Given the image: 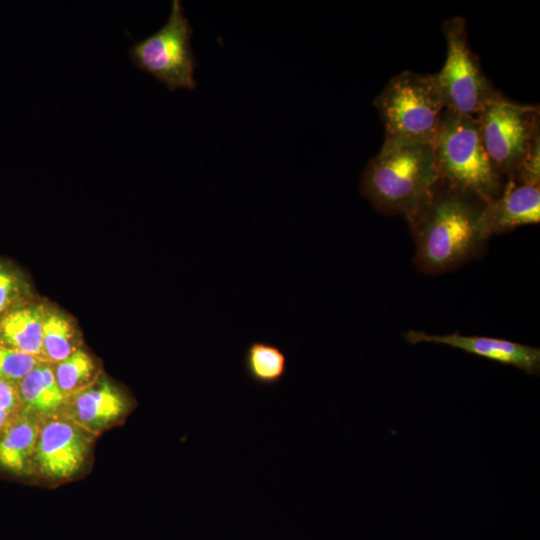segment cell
<instances>
[{
    "label": "cell",
    "instance_id": "obj_1",
    "mask_svg": "<svg viewBox=\"0 0 540 540\" xmlns=\"http://www.w3.org/2000/svg\"><path fill=\"white\" fill-rule=\"evenodd\" d=\"M486 203L438 179L420 207L407 220L415 240L414 263L436 275L470 261L490 237Z\"/></svg>",
    "mask_w": 540,
    "mask_h": 540
},
{
    "label": "cell",
    "instance_id": "obj_2",
    "mask_svg": "<svg viewBox=\"0 0 540 540\" xmlns=\"http://www.w3.org/2000/svg\"><path fill=\"white\" fill-rule=\"evenodd\" d=\"M438 179L432 143L384 139L361 174L360 193L378 212L408 219Z\"/></svg>",
    "mask_w": 540,
    "mask_h": 540
},
{
    "label": "cell",
    "instance_id": "obj_3",
    "mask_svg": "<svg viewBox=\"0 0 540 540\" xmlns=\"http://www.w3.org/2000/svg\"><path fill=\"white\" fill-rule=\"evenodd\" d=\"M432 145L440 180L485 203L501 194L506 180L484 149L476 117L444 109Z\"/></svg>",
    "mask_w": 540,
    "mask_h": 540
},
{
    "label": "cell",
    "instance_id": "obj_4",
    "mask_svg": "<svg viewBox=\"0 0 540 540\" xmlns=\"http://www.w3.org/2000/svg\"><path fill=\"white\" fill-rule=\"evenodd\" d=\"M374 106L385 128V139L432 143L444 102L434 74L404 71L391 78Z\"/></svg>",
    "mask_w": 540,
    "mask_h": 540
},
{
    "label": "cell",
    "instance_id": "obj_5",
    "mask_svg": "<svg viewBox=\"0 0 540 540\" xmlns=\"http://www.w3.org/2000/svg\"><path fill=\"white\" fill-rule=\"evenodd\" d=\"M442 31L447 46L446 59L434 76L445 110L476 117L502 93L486 77L470 48L466 20L460 16L449 18L443 22Z\"/></svg>",
    "mask_w": 540,
    "mask_h": 540
},
{
    "label": "cell",
    "instance_id": "obj_6",
    "mask_svg": "<svg viewBox=\"0 0 540 540\" xmlns=\"http://www.w3.org/2000/svg\"><path fill=\"white\" fill-rule=\"evenodd\" d=\"M192 34L181 1L173 0L167 22L154 34L132 44L131 61L171 92L180 88L193 90L197 87V62L191 46Z\"/></svg>",
    "mask_w": 540,
    "mask_h": 540
},
{
    "label": "cell",
    "instance_id": "obj_7",
    "mask_svg": "<svg viewBox=\"0 0 540 540\" xmlns=\"http://www.w3.org/2000/svg\"><path fill=\"white\" fill-rule=\"evenodd\" d=\"M539 107L513 102L502 94L476 116L484 149L497 172L507 180L532 141L540 135Z\"/></svg>",
    "mask_w": 540,
    "mask_h": 540
},
{
    "label": "cell",
    "instance_id": "obj_8",
    "mask_svg": "<svg viewBox=\"0 0 540 540\" xmlns=\"http://www.w3.org/2000/svg\"><path fill=\"white\" fill-rule=\"evenodd\" d=\"M70 418H55L40 427L34 449L39 470L52 478H67L82 466L90 437Z\"/></svg>",
    "mask_w": 540,
    "mask_h": 540
},
{
    "label": "cell",
    "instance_id": "obj_9",
    "mask_svg": "<svg viewBox=\"0 0 540 540\" xmlns=\"http://www.w3.org/2000/svg\"><path fill=\"white\" fill-rule=\"evenodd\" d=\"M410 344L434 343L463 350L494 362L510 365L530 375L540 372V349L506 339L466 336L459 333L437 335L409 330L402 334Z\"/></svg>",
    "mask_w": 540,
    "mask_h": 540
},
{
    "label": "cell",
    "instance_id": "obj_10",
    "mask_svg": "<svg viewBox=\"0 0 540 540\" xmlns=\"http://www.w3.org/2000/svg\"><path fill=\"white\" fill-rule=\"evenodd\" d=\"M485 225L489 236L540 221V186L507 179L501 194L486 203Z\"/></svg>",
    "mask_w": 540,
    "mask_h": 540
},
{
    "label": "cell",
    "instance_id": "obj_11",
    "mask_svg": "<svg viewBox=\"0 0 540 540\" xmlns=\"http://www.w3.org/2000/svg\"><path fill=\"white\" fill-rule=\"evenodd\" d=\"M124 409L125 402L121 393L104 381L74 394L69 418L91 431L115 421Z\"/></svg>",
    "mask_w": 540,
    "mask_h": 540
},
{
    "label": "cell",
    "instance_id": "obj_12",
    "mask_svg": "<svg viewBox=\"0 0 540 540\" xmlns=\"http://www.w3.org/2000/svg\"><path fill=\"white\" fill-rule=\"evenodd\" d=\"M45 312L42 305L16 308L8 312L0 319V345L44 361L42 341Z\"/></svg>",
    "mask_w": 540,
    "mask_h": 540
},
{
    "label": "cell",
    "instance_id": "obj_13",
    "mask_svg": "<svg viewBox=\"0 0 540 540\" xmlns=\"http://www.w3.org/2000/svg\"><path fill=\"white\" fill-rule=\"evenodd\" d=\"M242 368L256 386L269 388L281 383L288 373V359L276 344L263 340L249 343L242 353Z\"/></svg>",
    "mask_w": 540,
    "mask_h": 540
},
{
    "label": "cell",
    "instance_id": "obj_14",
    "mask_svg": "<svg viewBox=\"0 0 540 540\" xmlns=\"http://www.w3.org/2000/svg\"><path fill=\"white\" fill-rule=\"evenodd\" d=\"M40 426L30 415L15 416L0 438V464L11 471H22L33 455Z\"/></svg>",
    "mask_w": 540,
    "mask_h": 540
},
{
    "label": "cell",
    "instance_id": "obj_15",
    "mask_svg": "<svg viewBox=\"0 0 540 540\" xmlns=\"http://www.w3.org/2000/svg\"><path fill=\"white\" fill-rule=\"evenodd\" d=\"M17 386L22 404L36 414L54 412L66 398L47 362H41Z\"/></svg>",
    "mask_w": 540,
    "mask_h": 540
},
{
    "label": "cell",
    "instance_id": "obj_16",
    "mask_svg": "<svg viewBox=\"0 0 540 540\" xmlns=\"http://www.w3.org/2000/svg\"><path fill=\"white\" fill-rule=\"evenodd\" d=\"M77 349V333L72 321L60 312L46 310L43 322V360L58 363Z\"/></svg>",
    "mask_w": 540,
    "mask_h": 540
},
{
    "label": "cell",
    "instance_id": "obj_17",
    "mask_svg": "<svg viewBox=\"0 0 540 540\" xmlns=\"http://www.w3.org/2000/svg\"><path fill=\"white\" fill-rule=\"evenodd\" d=\"M54 373L61 391L67 397L92 385L96 367L92 358L85 351L77 349L70 356L57 363Z\"/></svg>",
    "mask_w": 540,
    "mask_h": 540
},
{
    "label": "cell",
    "instance_id": "obj_18",
    "mask_svg": "<svg viewBox=\"0 0 540 540\" xmlns=\"http://www.w3.org/2000/svg\"><path fill=\"white\" fill-rule=\"evenodd\" d=\"M41 362L35 356L0 345V379L19 383Z\"/></svg>",
    "mask_w": 540,
    "mask_h": 540
},
{
    "label": "cell",
    "instance_id": "obj_19",
    "mask_svg": "<svg viewBox=\"0 0 540 540\" xmlns=\"http://www.w3.org/2000/svg\"><path fill=\"white\" fill-rule=\"evenodd\" d=\"M25 287L20 274L0 261V319L19 303L26 293Z\"/></svg>",
    "mask_w": 540,
    "mask_h": 540
},
{
    "label": "cell",
    "instance_id": "obj_20",
    "mask_svg": "<svg viewBox=\"0 0 540 540\" xmlns=\"http://www.w3.org/2000/svg\"><path fill=\"white\" fill-rule=\"evenodd\" d=\"M540 135L532 141L528 151L515 172L508 178L515 182L539 185L540 184Z\"/></svg>",
    "mask_w": 540,
    "mask_h": 540
},
{
    "label": "cell",
    "instance_id": "obj_21",
    "mask_svg": "<svg viewBox=\"0 0 540 540\" xmlns=\"http://www.w3.org/2000/svg\"><path fill=\"white\" fill-rule=\"evenodd\" d=\"M21 405L18 386L0 379V409L16 413Z\"/></svg>",
    "mask_w": 540,
    "mask_h": 540
},
{
    "label": "cell",
    "instance_id": "obj_22",
    "mask_svg": "<svg viewBox=\"0 0 540 540\" xmlns=\"http://www.w3.org/2000/svg\"><path fill=\"white\" fill-rule=\"evenodd\" d=\"M15 416L16 413L0 409V431H3Z\"/></svg>",
    "mask_w": 540,
    "mask_h": 540
}]
</instances>
